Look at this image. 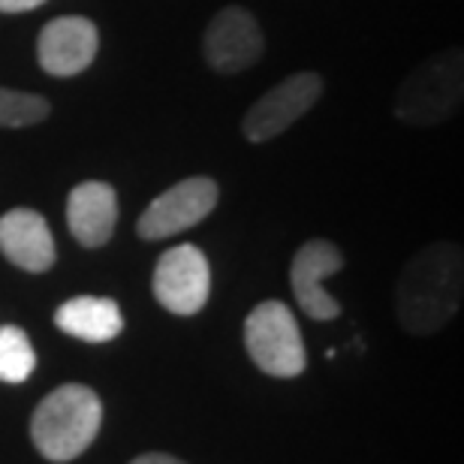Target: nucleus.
Wrapping results in <instances>:
<instances>
[{"label": "nucleus", "mask_w": 464, "mask_h": 464, "mask_svg": "<svg viewBox=\"0 0 464 464\" xmlns=\"http://www.w3.org/2000/svg\"><path fill=\"white\" fill-rule=\"evenodd\" d=\"M54 326L63 335L88 341V344H106L115 341L124 329V317L115 299H103V295H76V299L63 302L54 311Z\"/></svg>", "instance_id": "13"}, {"label": "nucleus", "mask_w": 464, "mask_h": 464, "mask_svg": "<svg viewBox=\"0 0 464 464\" xmlns=\"http://www.w3.org/2000/svg\"><path fill=\"white\" fill-rule=\"evenodd\" d=\"M52 106L49 100L40 94H27V91L0 88V127L6 130H22L43 124L49 118Z\"/></svg>", "instance_id": "15"}, {"label": "nucleus", "mask_w": 464, "mask_h": 464, "mask_svg": "<svg viewBox=\"0 0 464 464\" xmlns=\"http://www.w3.org/2000/svg\"><path fill=\"white\" fill-rule=\"evenodd\" d=\"M118 224V193L106 181H82L67 197V227L82 247H103Z\"/></svg>", "instance_id": "12"}, {"label": "nucleus", "mask_w": 464, "mask_h": 464, "mask_svg": "<svg viewBox=\"0 0 464 464\" xmlns=\"http://www.w3.org/2000/svg\"><path fill=\"white\" fill-rule=\"evenodd\" d=\"M100 422H103V404L94 389L63 383L36 404L31 438L43 459L61 464L79 459L94 443Z\"/></svg>", "instance_id": "2"}, {"label": "nucleus", "mask_w": 464, "mask_h": 464, "mask_svg": "<svg viewBox=\"0 0 464 464\" xmlns=\"http://www.w3.org/2000/svg\"><path fill=\"white\" fill-rule=\"evenodd\" d=\"M0 254L22 272L43 275L58 259L52 229L34 208H9L0 218Z\"/></svg>", "instance_id": "11"}, {"label": "nucleus", "mask_w": 464, "mask_h": 464, "mask_svg": "<svg viewBox=\"0 0 464 464\" xmlns=\"http://www.w3.org/2000/svg\"><path fill=\"white\" fill-rule=\"evenodd\" d=\"M49 0H0V13L4 15H18V13H31V9H40Z\"/></svg>", "instance_id": "16"}, {"label": "nucleus", "mask_w": 464, "mask_h": 464, "mask_svg": "<svg viewBox=\"0 0 464 464\" xmlns=\"http://www.w3.org/2000/svg\"><path fill=\"white\" fill-rule=\"evenodd\" d=\"M464 100V52L443 49L422 61L395 94V118L411 127H434L450 121Z\"/></svg>", "instance_id": "3"}, {"label": "nucleus", "mask_w": 464, "mask_h": 464, "mask_svg": "<svg viewBox=\"0 0 464 464\" xmlns=\"http://www.w3.org/2000/svg\"><path fill=\"white\" fill-rule=\"evenodd\" d=\"M100 34L85 15H58L36 36V61L54 79L85 72L97 58Z\"/></svg>", "instance_id": "9"}, {"label": "nucleus", "mask_w": 464, "mask_h": 464, "mask_svg": "<svg viewBox=\"0 0 464 464\" xmlns=\"http://www.w3.org/2000/svg\"><path fill=\"white\" fill-rule=\"evenodd\" d=\"M154 299L175 317H193L206 308L211 293V268L197 245H175L157 259Z\"/></svg>", "instance_id": "7"}, {"label": "nucleus", "mask_w": 464, "mask_h": 464, "mask_svg": "<svg viewBox=\"0 0 464 464\" xmlns=\"http://www.w3.org/2000/svg\"><path fill=\"white\" fill-rule=\"evenodd\" d=\"M245 347L268 377H299L308 368L299 323L284 302H263L247 314Z\"/></svg>", "instance_id": "4"}, {"label": "nucleus", "mask_w": 464, "mask_h": 464, "mask_svg": "<svg viewBox=\"0 0 464 464\" xmlns=\"http://www.w3.org/2000/svg\"><path fill=\"white\" fill-rule=\"evenodd\" d=\"M130 464H184V461H179L175 456H163V452H148V456H139Z\"/></svg>", "instance_id": "17"}, {"label": "nucleus", "mask_w": 464, "mask_h": 464, "mask_svg": "<svg viewBox=\"0 0 464 464\" xmlns=\"http://www.w3.org/2000/svg\"><path fill=\"white\" fill-rule=\"evenodd\" d=\"M344 268V254L326 238H311L295 250L290 266V284L299 308L308 314L311 320H335L341 317V304L326 293L323 281L338 275Z\"/></svg>", "instance_id": "10"}, {"label": "nucleus", "mask_w": 464, "mask_h": 464, "mask_svg": "<svg viewBox=\"0 0 464 464\" xmlns=\"http://www.w3.org/2000/svg\"><path fill=\"white\" fill-rule=\"evenodd\" d=\"M323 76L311 70L293 72L281 85L266 91L254 106L247 109V115L241 118V133L247 142L263 145L268 139L281 136L284 130H290L302 115H308L314 103L323 97Z\"/></svg>", "instance_id": "5"}, {"label": "nucleus", "mask_w": 464, "mask_h": 464, "mask_svg": "<svg viewBox=\"0 0 464 464\" xmlns=\"http://www.w3.org/2000/svg\"><path fill=\"white\" fill-rule=\"evenodd\" d=\"M36 368L31 338L18 326H0V383H24Z\"/></svg>", "instance_id": "14"}, {"label": "nucleus", "mask_w": 464, "mask_h": 464, "mask_svg": "<svg viewBox=\"0 0 464 464\" xmlns=\"http://www.w3.org/2000/svg\"><path fill=\"white\" fill-rule=\"evenodd\" d=\"M464 256L456 241H434L404 266L395 286V314L404 332L422 338L440 332L459 314Z\"/></svg>", "instance_id": "1"}, {"label": "nucleus", "mask_w": 464, "mask_h": 464, "mask_svg": "<svg viewBox=\"0 0 464 464\" xmlns=\"http://www.w3.org/2000/svg\"><path fill=\"white\" fill-rule=\"evenodd\" d=\"M220 188L215 179L206 175H193L179 184H172L169 190H163L142 215H139L136 232L145 241H163L172 238L179 232H188L190 227L202 224L218 206Z\"/></svg>", "instance_id": "6"}, {"label": "nucleus", "mask_w": 464, "mask_h": 464, "mask_svg": "<svg viewBox=\"0 0 464 464\" xmlns=\"http://www.w3.org/2000/svg\"><path fill=\"white\" fill-rule=\"evenodd\" d=\"M263 27L245 6H224L208 22L206 36H202V58L211 70L224 72V76L250 70L263 58Z\"/></svg>", "instance_id": "8"}]
</instances>
